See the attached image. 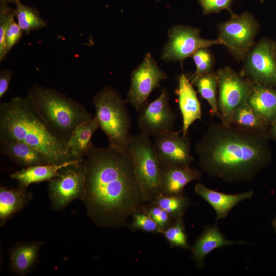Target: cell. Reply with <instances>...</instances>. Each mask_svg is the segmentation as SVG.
Segmentation results:
<instances>
[{"instance_id": "obj_6", "label": "cell", "mask_w": 276, "mask_h": 276, "mask_svg": "<svg viewBox=\"0 0 276 276\" xmlns=\"http://www.w3.org/2000/svg\"><path fill=\"white\" fill-rule=\"evenodd\" d=\"M135 173L147 202L163 195L160 187V166L150 136L140 132L132 136L127 148Z\"/></svg>"}, {"instance_id": "obj_9", "label": "cell", "mask_w": 276, "mask_h": 276, "mask_svg": "<svg viewBox=\"0 0 276 276\" xmlns=\"http://www.w3.org/2000/svg\"><path fill=\"white\" fill-rule=\"evenodd\" d=\"M84 158L60 170L58 175L49 180V195L52 208L64 209L71 202L81 199L85 186Z\"/></svg>"}, {"instance_id": "obj_28", "label": "cell", "mask_w": 276, "mask_h": 276, "mask_svg": "<svg viewBox=\"0 0 276 276\" xmlns=\"http://www.w3.org/2000/svg\"><path fill=\"white\" fill-rule=\"evenodd\" d=\"M154 203L168 212L175 220L183 218L186 210L191 204L190 199L184 194L179 195H162Z\"/></svg>"}, {"instance_id": "obj_33", "label": "cell", "mask_w": 276, "mask_h": 276, "mask_svg": "<svg viewBox=\"0 0 276 276\" xmlns=\"http://www.w3.org/2000/svg\"><path fill=\"white\" fill-rule=\"evenodd\" d=\"M144 207L159 226L162 232L170 226L175 221L168 212L154 203L147 202L144 205Z\"/></svg>"}, {"instance_id": "obj_35", "label": "cell", "mask_w": 276, "mask_h": 276, "mask_svg": "<svg viewBox=\"0 0 276 276\" xmlns=\"http://www.w3.org/2000/svg\"><path fill=\"white\" fill-rule=\"evenodd\" d=\"M23 32L14 18L9 24L5 33V44L7 54L21 39Z\"/></svg>"}, {"instance_id": "obj_29", "label": "cell", "mask_w": 276, "mask_h": 276, "mask_svg": "<svg viewBox=\"0 0 276 276\" xmlns=\"http://www.w3.org/2000/svg\"><path fill=\"white\" fill-rule=\"evenodd\" d=\"M171 247H179L191 250L188 242V236L186 232L183 218L175 220L172 224L162 232Z\"/></svg>"}, {"instance_id": "obj_11", "label": "cell", "mask_w": 276, "mask_h": 276, "mask_svg": "<svg viewBox=\"0 0 276 276\" xmlns=\"http://www.w3.org/2000/svg\"><path fill=\"white\" fill-rule=\"evenodd\" d=\"M168 78L148 53L140 65L131 74L130 85L125 100L140 112L148 103L152 91L160 87V82Z\"/></svg>"}, {"instance_id": "obj_25", "label": "cell", "mask_w": 276, "mask_h": 276, "mask_svg": "<svg viewBox=\"0 0 276 276\" xmlns=\"http://www.w3.org/2000/svg\"><path fill=\"white\" fill-rule=\"evenodd\" d=\"M197 88L200 96L209 103L212 116H217L222 122L217 105L218 81L215 72L203 75L191 82Z\"/></svg>"}, {"instance_id": "obj_40", "label": "cell", "mask_w": 276, "mask_h": 276, "mask_svg": "<svg viewBox=\"0 0 276 276\" xmlns=\"http://www.w3.org/2000/svg\"><path fill=\"white\" fill-rule=\"evenodd\" d=\"M274 53H275V55L276 57V40L274 41Z\"/></svg>"}, {"instance_id": "obj_31", "label": "cell", "mask_w": 276, "mask_h": 276, "mask_svg": "<svg viewBox=\"0 0 276 276\" xmlns=\"http://www.w3.org/2000/svg\"><path fill=\"white\" fill-rule=\"evenodd\" d=\"M192 57L196 65V69L189 79L191 82L203 75L213 72L215 59L212 53L208 48L198 49Z\"/></svg>"}, {"instance_id": "obj_7", "label": "cell", "mask_w": 276, "mask_h": 276, "mask_svg": "<svg viewBox=\"0 0 276 276\" xmlns=\"http://www.w3.org/2000/svg\"><path fill=\"white\" fill-rule=\"evenodd\" d=\"M218 81L217 105L222 123L231 124L236 110L247 102L254 82L229 67L215 72Z\"/></svg>"}, {"instance_id": "obj_5", "label": "cell", "mask_w": 276, "mask_h": 276, "mask_svg": "<svg viewBox=\"0 0 276 276\" xmlns=\"http://www.w3.org/2000/svg\"><path fill=\"white\" fill-rule=\"evenodd\" d=\"M100 128L107 136L108 146L126 151L132 136L126 102L113 88L105 86L92 99Z\"/></svg>"}, {"instance_id": "obj_32", "label": "cell", "mask_w": 276, "mask_h": 276, "mask_svg": "<svg viewBox=\"0 0 276 276\" xmlns=\"http://www.w3.org/2000/svg\"><path fill=\"white\" fill-rule=\"evenodd\" d=\"M15 17V9H13L4 1L0 0V61L7 55L5 36L7 28Z\"/></svg>"}, {"instance_id": "obj_12", "label": "cell", "mask_w": 276, "mask_h": 276, "mask_svg": "<svg viewBox=\"0 0 276 276\" xmlns=\"http://www.w3.org/2000/svg\"><path fill=\"white\" fill-rule=\"evenodd\" d=\"M200 30L190 26L176 25L168 32L169 41L165 45L161 59L166 61H182L192 56L198 49L222 44L217 39H206L200 36Z\"/></svg>"}, {"instance_id": "obj_8", "label": "cell", "mask_w": 276, "mask_h": 276, "mask_svg": "<svg viewBox=\"0 0 276 276\" xmlns=\"http://www.w3.org/2000/svg\"><path fill=\"white\" fill-rule=\"evenodd\" d=\"M259 30V23L251 13H232L229 19L218 26V38L236 58L243 59L255 43Z\"/></svg>"}, {"instance_id": "obj_24", "label": "cell", "mask_w": 276, "mask_h": 276, "mask_svg": "<svg viewBox=\"0 0 276 276\" xmlns=\"http://www.w3.org/2000/svg\"><path fill=\"white\" fill-rule=\"evenodd\" d=\"M42 244V242H33L15 246L10 254L12 271L19 275L30 272L37 260Z\"/></svg>"}, {"instance_id": "obj_38", "label": "cell", "mask_w": 276, "mask_h": 276, "mask_svg": "<svg viewBox=\"0 0 276 276\" xmlns=\"http://www.w3.org/2000/svg\"><path fill=\"white\" fill-rule=\"evenodd\" d=\"M271 225L273 227L275 232L276 233V216L272 221Z\"/></svg>"}, {"instance_id": "obj_15", "label": "cell", "mask_w": 276, "mask_h": 276, "mask_svg": "<svg viewBox=\"0 0 276 276\" xmlns=\"http://www.w3.org/2000/svg\"><path fill=\"white\" fill-rule=\"evenodd\" d=\"M217 221L206 225L201 235L197 238L191 248L192 258L199 269L204 266V260L213 250L234 244H248L243 241H232L227 239L220 231Z\"/></svg>"}, {"instance_id": "obj_10", "label": "cell", "mask_w": 276, "mask_h": 276, "mask_svg": "<svg viewBox=\"0 0 276 276\" xmlns=\"http://www.w3.org/2000/svg\"><path fill=\"white\" fill-rule=\"evenodd\" d=\"M242 75L254 83L276 88V57L274 41L262 38L244 58Z\"/></svg>"}, {"instance_id": "obj_39", "label": "cell", "mask_w": 276, "mask_h": 276, "mask_svg": "<svg viewBox=\"0 0 276 276\" xmlns=\"http://www.w3.org/2000/svg\"><path fill=\"white\" fill-rule=\"evenodd\" d=\"M5 2L7 4L10 3H13L16 4V2L19 0H2Z\"/></svg>"}, {"instance_id": "obj_21", "label": "cell", "mask_w": 276, "mask_h": 276, "mask_svg": "<svg viewBox=\"0 0 276 276\" xmlns=\"http://www.w3.org/2000/svg\"><path fill=\"white\" fill-rule=\"evenodd\" d=\"M0 151L18 166H30L50 164L39 151L25 143L0 140Z\"/></svg>"}, {"instance_id": "obj_17", "label": "cell", "mask_w": 276, "mask_h": 276, "mask_svg": "<svg viewBox=\"0 0 276 276\" xmlns=\"http://www.w3.org/2000/svg\"><path fill=\"white\" fill-rule=\"evenodd\" d=\"M201 172L191 167L160 166V187L165 195L183 194L185 187L190 182L200 179Z\"/></svg>"}, {"instance_id": "obj_23", "label": "cell", "mask_w": 276, "mask_h": 276, "mask_svg": "<svg viewBox=\"0 0 276 276\" xmlns=\"http://www.w3.org/2000/svg\"><path fill=\"white\" fill-rule=\"evenodd\" d=\"M98 128L97 120L93 116L75 129L67 142L69 151L74 159H81L86 157L93 144V135Z\"/></svg>"}, {"instance_id": "obj_3", "label": "cell", "mask_w": 276, "mask_h": 276, "mask_svg": "<svg viewBox=\"0 0 276 276\" xmlns=\"http://www.w3.org/2000/svg\"><path fill=\"white\" fill-rule=\"evenodd\" d=\"M0 140L27 144L40 152L50 164L76 160L67 142L49 128L27 96L0 104Z\"/></svg>"}, {"instance_id": "obj_19", "label": "cell", "mask_w": 276, "mask_h": 276, "mask_svg": "<svg viewBox=\"0 0 276 276\" xmlns=\"http://www.w3.org/2000/svg\"><path fill=\"white\" fill-rule=\"evenodd\" d=\"M247 103L268 126L276 119V88L254 82Z\"/></svg>"}, {"instance_id": "obj_1", "label": "cell", "mask_w": 276, "mask_h": 276, "mask_svg": "<svg viewBox=\"0 0 276 276\" xmlns=\"http://www.w3.org/2000/svg\"><path fill=\"white\" fill-rule=\"evenodd\" d=\"M85 186L81 200L97 226L121 228L147 201L126 151L92 144L84 158Z\"/></svg>"}, {"instance_id": "obj_20", "label": "cell", "mask_w": 276, "mask_h": 276, "mask_svg": "<svg viewBox=\"0 0 276 276\" xmlns=\"http://www.w3.org/2000/svg\"><path fill=\"white\" fill-rule=\"evenodd\" d=\"M81 159H76L60 164L37 165L22 168L10 175V177L17 181L18 187L27 189L31 184L49 181L58 175L62 168L76 163Z\"/></svg>"}, {"instance_id": "obj_16", "label": "cell", "mask_w": 276, "mask_h": 276, "mask_svg": "<svg viewBox=\"0 0 276 276\" xmlns=\"http://www.w3.org/2000/svg\"><path fill=\"white\" fill-rule=\"evenodd\" d=\"M176 93L182 117L181 131L183 135H187L189 127L195 121L201 119L202 113L196 92L184 73L179 77Z\"/></svg>"}, {"instance_id": "obj_2", "label": "cell", "mask_w": 276, "mask_h": 276, "mask_svg": "<svg viewBox=\"0 0 276 276\" xmlns=\"http://www.w3.org/2000/svg\"><path fill=\"white\" fill-rule=\"evenodd\" d=\"M267 133L222 122L211 124L197 142L201 170L224 181H249L271 160Z\"/></svg>"}, {"instance_id": "obj_37", "label": "cell", "mask_w": 276, "mask_h": 276, "mask_svg": "<svg viewBox=\"0 0 276 276\" xmlns=\"http://www.w3.org/2000/svg\"><path fill=\"white\" fill-rule=\"evenodd\" d=\"M266 133L269 139L276 141V119L269 125Z\"/></svg>"}, {"instance_id": "obj_14", "label": "cell", "mask_w": 276, "mask_h": 276, "mask_svg": "<svg viewBox=\"0 0 276 276\" xmlns=\"http://www.w3.org/2000/svg\"><path fill=\"white\" fill-rule=\"evenodd\" d=\"M154 146L160 166H191L194 157L190 152L188 135H180L173 129L154 136Z\"/></svg>"}, {"instance_id": "obj_36", "label": "cell", "mask_w": 276, "mask_h": 276, "mask_svg": "<svg viewBox=\"0 0 276 276\" xmlns=\"http://www.w3.org/2000/svg\"><path fill=\"white\" fill-rule=\"evenodd\" d=\"M12 72L9 69L2 70L0 72V98L7 92L12 77Z\"/></svg>"}, {"instance_id": "obj_13", "label": "cell", "mask_w": 276, "mask_h": 276, "mask_svg": "<svg viewBox=\"0 0 276 276\" xmlns=\"http://www.w3.org/2000/svg\"><path fill=\"white\" fill-rule=\"evenodd\" d=\"M169 101V94L165 87L157 99L147 103L139 112L137 123L141 132L155 136L173 129L176 116Z\"/></svg>"}, {"instance_id": "obj_26", "label": "cell", "mask_w": 276, "mask_h": 276, "mask_svg": "<svg viewBox=\"0 0 276 276\" xmlns=\"http://www.w3.org/2000/svg\"><path fill=\"white\" fill-rule=\"evenodd\" d=\"M231 124L246 130L263 133H266L269 126L247 102L234 112Z\"/></svg>"}, {"instance_id": "obj_27", "label": "cell", "mask_w": 276, "mask_h": 276, "mask_svg": "<svg viewBox=\"0 0 276 276\" xmlns=\"http://www.w3.org/2000/svg\"><path fill=\"white\" fill-rule=\"evenodd\" d=\"M15 4L17 22L26 34L28 35L31 31L47 26V22L40 17L36 10L22 4L19 0Z\"/></svg>"}, {"instance_id": "obj_22", "label": "cell", "mask_w": 276, "mask_h": 276, "mask_svg": "<svg viewBox=\"0 0 276 276\" xmlns=\"http://www.w3.org/2000/svg\"><path fill=\"white\" fill-rule=\"evenodd\" d=\"M32 198L27 189L18 187L0 188V224L4 225L15 214L22 209Z\"/></svg>"}, {"instance_id": "obj_4", "label": "cell", "mask_w": 276, "mask_h": 276, "mask_svg": "<svg viewBox=\"0 0 276 276\" xmlns=\"http://www.w3.org/2000/svg\"><path fill=\"white\" fill-rule=\"evenodd\" d=\"M27 96L49 128L66 142L78 125L93 117L82 104L51 88L35 84Z\"/></svg>"}, {"instance_id": "obj_30", "label": "cell", "mask_w": 276, "mask_h": 276, "mask_svg": "<svg viewBox=\"0 0 276 276\" xmlns=\"http://www.w3.org/2000/svg\"><path fill=\"white\" fill-rule=\"evenodd\" d=\"M131 216L132 219L129 228L132 231L140 230L150 233L161 234V229L149 216L144 205L136 210Z\"/></svg>"}, {"instance_id": "obj_18", "label": "cell", "mask_w": 276, "mask_h": 276, "mask_svg": "<svg viewBox=\"0 0 276 276\" xmlns=\"http://www.w3.org/2000/svg\"><path fill=\"white\" fill-rule=\"evenodd\" d=\"M194 190L196 194L206 201L214 210L216 221L226 218L238 203L251 198L254 195L253 190L237 194H225L210 189L200 183L195 186Z\"/></svg>"}, {"instance_id": "obj_34", "label": "cell", "mask_w": 276, "mask_h": 276, "mask_svg": "<svg viewBox=\"0 0 276 276\" xmlns=\"http://www.w3.org/2000/svg\"><path fill=\"white\" fill-rule=\"evenodd\" d=\"M235 0H198L203 13L205 15L218 13L227 10L231 14V5Z\"/></svg>"}]
</instances>
